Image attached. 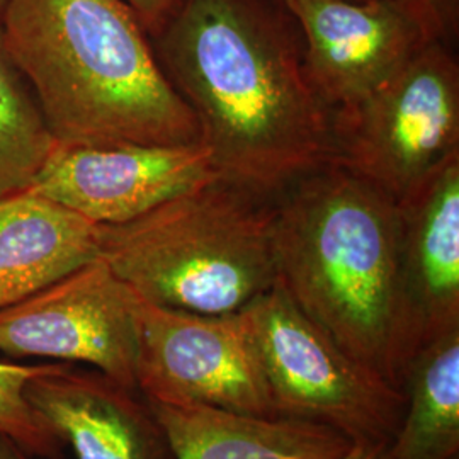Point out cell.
<instances>
[{
    "label": "cell",
    "instance_id": "cell-1",
    "mask_svg": "<svg viewBox=\"0 0 459 459\" xmlns=\"http://www.w3.org/2000/svg\"><path fill=\"white\" fill-rule=\"evenodd\" d=\"M150 41L221 178L279 196L333 160L332 116L284 0H181Z\"/></svg>",
    "mask_w": 459,
    "mask_h": 459
},
{
    "label": "cell",
    "instance_id": "cell-2",
    "mask_svg": "<svg viewBox=\"0 0 459 459\" xmlns=\"http://www.w3.org/2000/svg\"><path fill=\"white\" fill-rule=\"evenodd\" d=\"M278 281L345 354L403 392L413 356L394 199L342 165H322L276 201Z\"/></svg>",
    "mask_w": 459,
    "mask_h": 459
},
{
    "label": "cell",
    "instance_id": "cell-3",
    "mask_svg": "<svg viewBox=\"0 0 459 459\" xmlns=\"http://www.w3.org/2000/svg\"><path fill=\"white\" fill-rule=\"evenodd\" d=\"M0 22L56 143H201L123 0H7Z\"/></svg>",
    "mask_w": 459,
    "mask_h": 459
},
{
    "label": "cell",
    "instance_id": "cell-4",
    "mask_svg": "<svg viewBox=\"0 0 459 459\" xmlns=\"http://www.w3.org/2000/svg\"><path fill=\"white\" fill-rule=\"evenodd\" d=\"M276 201L220 176L132 221L100 225L99 257L148 303L240 312L278 282Z\"/></svg>",
    "mask_w": 459,
    "mask_h": 459
},
{
    "label": "cell",
    "instance_id": "cell-5",
    "mask_svg": "<svg viewBox=\"0 0 459 459\" xmlns=\"http://www.w3.org/2000/svg\"><path fill=\"white\" fill-rule=\"evenodd\" d=\"M333 160L394 203L459 155V64L432 39L359 104L332 115Z\"/></svg>",
    "mask_w": 459,
    "mask_h": 459
},
{
    "label": "cell",
    "instance_id": "cell-6",
    "mask_svg": "<svg viewBox=\"0 0 459 459\" xmlns=\"http://www.w3.org/2000/svg\"><path fill=\"white\" fill-rule=\"evenodd\" d=\"M244 312L276 417L330 427L351 443L392 441L405 394L345 354L279 281Z\"/></svg>",
    "mask_w": 459,
    "mask_h": 459
},
{
    "label": "cell",
    "instance_id": "cell-7",
    "mask_svg": "<svg viewBox=\"0 0 459 459\" xmlns=\"http://www.w3.org/2000/svg\"><path fill=\"white\" fill-rule=\"evenodd\" d=\"M136 388L147 400L278 419L246 312L136 310Z\"/></svg>",
    "mask_w": 459,
    "mask_h": 459
},
{
    "label": "cell",
    "instance_id": "cell-8",
    "mask_svg": "<svg viewBox=\"0 0 459 459\" xmlns=\"http://www.w3.org/2000/svg\"><path fill=\"white\" fill-rule=\"evenodd\" d=\"M140 296L104 259L0 310V352L11 358L83 362L136 390Z\"/></svg>",
    "mask_w": 459,
    "mask_h": 459
},
{
    "label": "cell",
    "instance_id": "cell-9",
    "mask_svg": "<svg viewBox=\"0 0 459 459\" xmlns=\"http://www.w3.org/2000/svg\"><path fill=\"white\" fill-rule=\"evenodd\" d=\"M330 116L359 104L441 36L411 0H284Z\"/></svg>",
    "mask_w": 459,
    "mask_h": 459
},
{
    "label": "cell",
    "instance_id": "cell-10",
    "mask_svg": "<svg viewBox=\"0 0 459 459\" xmlns=\"http://www.w3.org/2000/svg\"><path fill=\"white\" fill-rule=\"evenodd\" d=\"M220 178L193 145H60L26 187L98 225H121Z\"/></svg>",
    "mask_w": 459,
    "mask_h": 459
},
{
    "label": "cell",
    "instance_id": "cell-11",
    "mask_svg": "<svg viewBox=\"0 0 459 459\" xmlns=\"http://www.w3.org/2000/svg\"><path fill=\"white\" fill-rule=\"evenodd\" d=\"M26 398L77 459H176L145 396L98 369L51 362Z\"/></svg>",
    "mask_w": 459,
    "mask_h": 459
},
{
    "label": "cell",
    "instance_id": "cell-12",
    "mask_svg": "<svg viewBox=\"0 0 459 459\" xmlns=\"http://www.w3.org/2000/svg\"><path fill=\"white\" fill-rule=\"evenodd\" d=\"M400 212V279L411 352L459 328V155Z\"/></svg>",
    "mask_w": 459,
    "mask_h": 459
},
{
    "label": "cell",
    "instance_id": "cell-13",
    "mask_svg": "<svg viewBox=\"0 0 459 459\" xmlns=\"http://www.w3.org/2000/svg\"><path fill=\"white\" fill-rule=\"evenodd\" d=\"M100 225L22 189L0 197V310L99 257Z\"/></svg>",
    "mask_w": 459,
    "mask_h": 459
},
{
    "label": "cell",
    "instance_id": "cell-14",
    "mask_svg": "<svg viewBox=\"0 0 459 459\" xmlns=\"http://www.w3.org/2000/svg\"><path fill=\"white\" fill-rule=\"evenodd\" d=\"M147 402L176 459H341L352 446L341 432L312 422Z\"/></svg>",
    "mask_w": 459,
    "mask_h": 459
},
{
    "label": "cell",
    "instance_id": "cell-15",
    "mask_svg": "<svg viewBox=\"0 0 459 459\" xmlns=\"http://www.w3.org/2000/svg\"><path fill=\"white\" fill-rule=\"evenodd\" d=\"M403 394L405 413L385 459L459 458V328L411 356Z\"/></svg>",
    "mask_w": 459,
    "mask_h": 459
},
{
    "label": "cell",
    "instance_id": "cell-16",
    "mask_svg": "<svg viewBox=\"0 0 459 459\" xmlns=\"http://www.w3.org/2000/svg\"><path fill=\"white\" fill-rule=\"evenodd\" d=\"M55 138L0 22V197L26 189L47 162Z\"/></svg>",
    "mask_w": 459,
    "mask_h": 459
},
{
    "label": "cell",
    "instance_id": "cell-17",
    "mask_svg": "<svg viewBox=\"0 0 459 459\" xmlns=\"http://www.w3.org/2000/svg\"><path fill=\"white\" fill-rule=\"evenodd\" d=\"M49 364L0 362V432L19 444L30 456L62 459L65 441L34 411L26 398V386Z\"/></svg>",
    "mask_w": 459,
    "mask_h": 459
},
{
    "label": "cell",
    "instance_id": "cell-18",
    "mask_svg": "<svg viewBox=\"0 0 459 459\" xmlns=\"http://www.w3.org/2000/svg\"><path fill=\"white\" fill-rule=\"evenodd\" d=\"M432 22L441 39L453 45L458 36L459 0H411Z\"/></svg>",
    "mask_w": 459,
    "mask_h": 459
},
{
    "label": "cell",
    "instance_id": "cell-19",
    "mask_svg": "<svg viewBox=\"0 0 459 459\" xmlns=\"http://www.w3.org/2000/svg\"><path fill=\"white\" fill-rule=\"evenodd\" d=\"M142 22L150 38L160 33L167 21L176 13L181 0H123Z\"/></svg>",
    "mask_w": 459,
    "mask_h": 459
},
{
    "label": "cell",
    "instance_id": "cell-20",
    "mask_svg": "<svg viewBox=\"0 0 459 459\" xmlns=\"http://www.w3.org/2000/svg\"><path fill=\"white\" fill-rule=\"evenodd\" d=\"M385 443H352L341 459H385Z\"/></svg>",
    "mask_w": 459,
    "mask_h": 459
},
{
    "label": "cell",
    "instance_id": "cell-21",
    "mask_svg": "<svg viewBox=\"0 0 459 459\" xmlns=\"http://www.w3.org/2000/svg\"><path fill=\"white\" fill-rule=\"evenodd\" d=\"M0 459H30V455L11 437L0 432Z\"/></svg>",
    "mask_w": 459,
    "mask_h": 459
},
{
    "label": "cell",
    "instance_id": "cell-22",
    "mask_svg": "<svg viewBox=\"0 0 459 459\" xmlns=\"http://www.w3.org/2000/svg\"><path fill=\"white\" fill-rule=\"evenodd\" d=\"M5 4H7V0H0V16H2V13H4V7H5Z\"/></svg>",
    "mask_w": 459,
    "mask_h": 459
},
{
    "label": "cell",
    "instance_id": "cell-23",
    "mask_svg": "<svg viewBox=\"0 0 459 459\" xmlns=\"http://www.w3.org/2000/svg\"><path fill=\"white\" fill-rule=\"evenodd\" d=\"M456 459H459V458H456Z\"/></svg>",
    "mask_w": 459,
    "mask_h": 459
}]
</instances>
